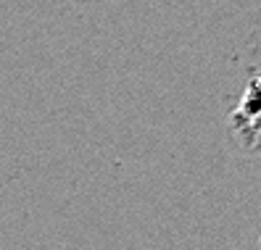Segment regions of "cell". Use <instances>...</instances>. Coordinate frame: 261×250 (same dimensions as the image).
<instances>
[{"instance_id":"obj_1","label":"cell","mask_w":261,"mask_h":250,"mask_svg":"<svg viewBox=\"0 0 261 250\" xmlns=\"http://www.w3.org/2000/svg\"><path fill=\"white\" fill-rule=\"evenodd\" d=\"M229 124L243 145H256L261 140V76H253L245 87Z\"/></svg>"}]
</instances>
